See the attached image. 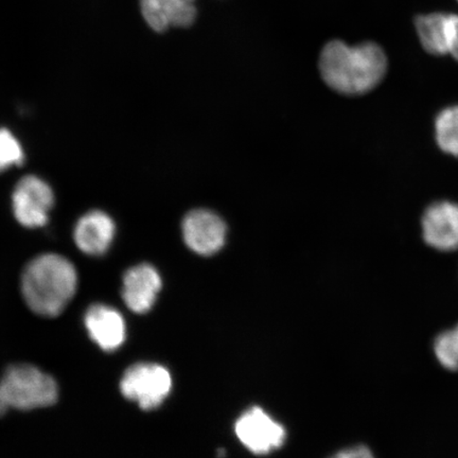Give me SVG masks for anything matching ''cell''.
Returning a JSON list of instances; mask_svg holds the SVG:
<instances>
[{
  "instance_id": "obj_19",
  "label": "cell",
  "mask_w": 458,
  "mask_h": 458,
  "mask_svg": "<svg viewBox=\"0 0 458 458\" xmlns=\"http://www.w3.org/2000/svg\"><path fill=\"white\" fill-rule=\"evenodd\" d=\"M8 409H10V404L7 396H5L2 383H0V416H3Z\"/></svg>"
},
{
  "instance_id": "obj_3",
  "label": "cell",
  "mask_w": 458,
  "mask_h": 458,
  "mask_svg": "<svg viewBox=\"0 0 458 458\" xmlns=\"http://www.w3.org/2000/svg\"><path fill=\"white\" fill-rule=\"evenodd\" d=\"M0 383L10 408L17 410L46 408L55 403L59 396L54 377L32 365L11 366Z\"/></svg>"
},
{
  "instance_id": "obj_11",
  "label": "cell",
  "mask_w": 458,
  "mask_h": 458,
  "mask_svg": "<svg viewBox=\"0 0 458 458\" xmlns=\"http://www.w3.org/2000/svg\"><path fill=\"white\" fill-rule=\"evenodd\" d=\"M85 327L103 351H116L125 341L124 319L117 310L106 305H93L85 315Z\"/></svg>"
},
{
  "instance_id": "obj_8",
  "label": "cell",
  "mask_w": 458,
  "mask_h": 458,
  "mask_svg": "<svg viewBox=\"0 0 458 458\" xmlns=\"http://www.w3.org/2000/svg\"><path fill=\"white\" fill-rule=\"evenodd\" d=\"M162 285L159 273L151 265L141 263L130 268L123 277V299L125 305L135 313L150 311Z\"/></svg>"
},
{
  "instance_id": "obj_2",
  "label": "cell",
  "mask_w": 458,
  "mask_h": 458,
  "mask_svg": "<svg viewBox=\"0 0 458 458\" xmlns=\"http://www.w3.org/2000/svg\"><path fill=\"white\" fill-rule=\"evenodd\" d=\"M78 275L66 258L38 256L29 262L21 277V292L29 308L45 318H55L76 294Z\"/></svg>"
},
{
  "instance_id": "obj_16",
  "label": "cell",
  "mask_w": 458,
  "mask_h": 458,
  "mask_svg": "<svg viewBox=\"0 0 458 458\" xmlns=\"http://www.w3.org/2000/svg\"><path fill=\"white\" fill-rule=\"evenodd\" d=\"M24 151L19 140L7 129H0V174L24 163Z\"/></svg>"
},
{
  "instance_id": "obj_14",
  "label": "cell",
  "mask_w": 458,
  "mask_h": 458,
  "mask_svg": "<svg viewBox=\"0 0 458 458\" xmlns=\"http://www.w3.org/2000/svg\"><path fill=\"white\" fill-rule=\"evenodd\" d=\"M435 131L440 148L458 157V106L445 108L438 114Z\"/></svg>"
},
{
  "instance_id": "obj_1",
  "label": "cell",
  "mask_w": 458,
  "mask_h": 458,
  "mask_svg": "<svg viewBox=\"0 0 458 458\" xmlns=\"http://www.w3.org/2000/svg\"><path fill=\"white\" fill-rule=\"evenodd\" d=\"M387 59L374 43L348 46L340 41L325 46L319 72L326 84L337 93L356 96L369 93L385 78Z\"/></svg>"
},
{
  "instance_id": "obj_13",
  "label": "cell",
  "mask_w": 458,
  "mask_h": 458,
  "mask_svg": "<svg viewBox=\"0 0 458 458\" xmlns=\"http://www.w3.org/2000/svg\"><path fill=\"white\" fill-rule=\"evenodd\" d=\"M418 37L428 53L445 55L450 50V14L432 13L418 17Z\"/></svg>"
},
{
  "instance_id": "obj_17",
  "label": "cell",
  "mask_w": 458,
  "mask_h": 458,
  "mask_svg": "<svg viewBox=\"0 0 458 458\" xmlns=\"http://www.w3.org/2000/svg\"><path fill=\"white\" fill-rule=\"evenodd\" d=\"M330 458H375L371 451L365 445H356L348 448L331 456Z\"/></svg>"
},
{
  "instance_id": "obj_7",
  "label": "cell",
  "mask_w": 458,
  "mask_h": 458,
  "mask_svg": "<svg viewBox=\"0 0 458 458\" xmlns=\"http://www.w3.org/2000/svg\"><path fill=\"white\" fill-rule=\"evenodd\" d=\"M182 238L189 249L200 256H213L225 244L227 226L214 211L196 209L182 223Z\"/></svg>"
},
{
  "instance_id": "obj_18",
  "label": "cell",
  "mask_w": 458,
  "mask_h": 458,
  "mask_svg": "<svg viewBox=\"0 0 458 458\" xmlns=\"http://www.w3.org/2000/svg\"><path fill=\"white\" fill-rule=\"evenodd\" d=\"M449 54L458 61V15L455 14H450Z\"/></svg>"
},
{
  "instance_id": "obj_5",
  "label": "cell",
  "mask_w": 458,
  "mask_h": 458,
  "mask_svg": "<svg viewBox=\"0 0 458 458\" xmlns=\"http://www.w3.org/2000/svg\"><path fill=\"white\" fill-rule=\"evenodd\" d=\"M234 432L245 448L257 455H267L282 448L286 437L284 428L258 406L238 418Z\"/></svg>"
},
{
  "instance_id": "obj_6",
  "label": "cell",
  "mask_w": 458,
  "mask_h": 458,
  "mask_svg": "<svg viewBox=\"0 0 458 458\" xmlns=\"http://www.w3.org/2000/svg\"><path fill=\"white\" fill-rule=\"evenodd\" d=\"M54 203L53 191L39 177L29 175L17 182L13 205L16 220L21 225L29 228L44 226Z\"/></svg>"
},
{
  "instance_id": "obj_9",
  "label": "cell",
  "mask_w": 458,
  "mask_h": 458,
  "mask_svg": "<svg viewBox=\"0 0 458 458\" xmlns=\"http://www.w3.org/2000/svg\"><path fill=\"white\" fill-rule=\"evenodd\" d=\"M423 238L432 248L450 251L458 249V205L435 203L422 219Z\"/></svg>"
},
{
  "instance_id": "obj_15",
  "label": "cell",
  "mask_w": 458,
  "mask_h": 458,
  "mask_svg": "<svg viewBox=\"0 0 458 458\" xmlns=\"http://www.w3.org/2000/svg\"><path fill=\"white\" fill-rule=\"evenodd\" d=\"M434 352L443 368L458 370V325L454 329L442 332L435 339Z\"/></svg>"
},
{
  "instance_id": "obj_4",
  "label": "cell",
  "mask_w": 458,
  "mask_h": 458,
  "mask_svg": "<svg viewBox=\"0 0 458 458\" xmlns=\"http://www.w3.org/2000/svg\"><path fill=\"white\" fill-rule=\"evenodd\" d=\"M172 388L170 371L154 363H137L125 370L120 389L123 396L145 411L157 409Z\"/></svg>"
},
{
  "instance_id": "obj_10",
  "label": "cell",
  "mask_w": 458,
  "mask_h": 458,
  "mask_svg": "<svg viewBox=\"0 0 458 458\" xmlns=\"http://www.w3.org/2000/svg\"><path fill=\"white\" fill-rule=\"evenodd\" d=\"M143 19L153 30L189 27L196 21V0H140Z\"/></svg>"
},
{
  "instance_id": "obj_12",
  "label": "cell",
  "mask_w": 458,
  "mask_h": 458,
  "mask_svg": "<svg viewBox=\"0 0 458 458\" xmlns=\"http://www.w3.org/2000/svg\"><path fill=\"white\" fill-rule=\"evenodd\" d=\"M114 223L103 211H90L79 220L74 228V242L83 253L91 256L106 254L114 237Z\"/></svg>"
}]
</instances>
